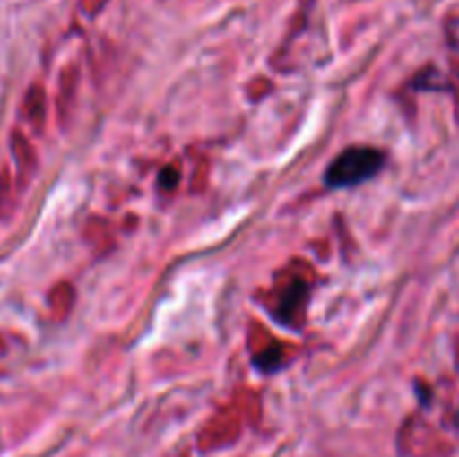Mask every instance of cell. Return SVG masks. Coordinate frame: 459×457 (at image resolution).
I'll list each match as a JSON object with an SVG mask.
<instances>
[{"label":"cell","instance_id":"1","mask_svg":"<svg viewBox=\"0 0 459 457\" xmlns=\"http://www.w3.org/2000/svg\"><path fill=\"white\" fill-rule=\"evenodd\" d=\"M385 164L384 152L377 148H348L341 152L327 168L325 179L330 186L345 188V186H357V184L366 182V179L375 177Z\"/></svg>","mask_w":459,"mask_h":457}]
</instances>
